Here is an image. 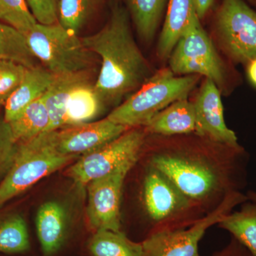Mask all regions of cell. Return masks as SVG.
<instances>
[{
    "mask_svg": "<svg viewBox=\"0 0 256 256\" xmlns=\"http://www.w3.org/2000/svg\"><path fill=\"white\" fill-rule=\"evenodd\" d=\"M246 160L242 146L230 150L218 159L200 152L166 150L152 154L149 165L168 176L200 207L242 192Z\"/></svg>",
    "mask_w": 256,
    "mask_h": 256,
    "instance_id": "obj_1",
    "label": "cell"
},
{
    "mask_svg": "<svg viewBox=\"0 0 256 256\" xmlns=\"http://www.w3.org/2000/svg\"><path fill=\"white\" fill-rule=\"evenodd\" d=\"M82 40L88 50L100 57L95 88L104 104H118L151 76L150 66L134 41L127 12L122 8L112 11L100 31Z\"/></svg>",
    "mask_w": 256,
    "mask_h": 256,
    "instance_id": "obj_2",
    "label": "cell"
},
{
    "mask_svg": "<svg viewBox=\"0 0 256 256\" xmlns=\"http://www.w3.org/2000/svg\"><path fill=\"white\" fill-rule=\"evenodd\" d=\"M200 76H176L170 68L152 75L134 94L114 109L108 118L129 129L146 126L160 111L192 92Z\"/></svg>",
    "mask_w": 256,
    "mask_h": 256,
    "instance_id": "obj_3",
    "label": "cell"
},
{
    "mask_svg": "<svg viewBox=\"0 0 256 256\" xmlns=\"http://www.w3.org/2000/svg\"><path fill=\"white\" fill-rule=\"evenodd\" d=\"M78 158L56 151L46 132L28 142L18 143L12 163L0 181V208L42 178Z\"/></svg>",
    "mask_w": 256,
    "mask_h": 256,
    "instance_id": "obj_4",
    "label": "cell"
},
{
    "mask_svg": "<svg viewBox=\"0 0 256 256\" xmlns=\"http://www.w3.org/2000/svg\"><path fill=\"white\" fill-rule=\"evenodd\" d=\"M25 37L32 54L55 76L88 72L92 66L94 53L58 22L37 23Z\"/></svg>",
    "mask_w": 256,
    "mask_h": 256,
    "instance_id": "obj_5",
    "label": "cell"
},
{
    "mask_svg": "<svg viewBox=\"0 0 256 256\" xmlns=\"http://www.w3.org/2000/svg\"><path fill=\"white\" fill-rule=\"evenodd\" d=\"M248 200L242 192L230 194L205 216L188 225V228L156 230L142 242V256H201L198 244L206 230L220 223L237 205Z\"/></svg>",
    "mask_w": 256,
    "mask_h": 256,
    "instance_id": "obj_6",
    "label": "cell"
},
{
    "mask_svg": "<svg viewBox=\"0 0 256 256\" xmlns=\"http://www.w3.org/2000/svg\"><path fill=\"white\" fill-rule=\"evenodd\" d=\"M144 142L142 131L128 130L114 140L80 156L69 168V178L78 184L88 185L126 165L136 164Z\"/></svg>",
    "mask_w": 256,
    "mask_h": 256,
    "instance_id": "obj_7",
    "label": "cell"
},
{
    "mask_svg": "<svg viewBox=\"0 0 256 256\" xmlns=\"http://www.w3.org/2000/svg\"><path fill=\"white\" fill-rule=\"evenodd\" d=\"M169 58L170 68L174 74L204 76L218 86L225 80L222 60L196 14Z\"/></svg>",
    "mask_w": 256,
    "mask_h": 256,
    "instance_id": "obj_8",
    "label": "cell"
},
{
    "mask_svg": "<svg viewBox=\"0 0 256 256\" xmlns=\"http://www.w3.org/2000/svg\"><path fill=\"white\" fill-rule=\"evenodd\" d=\"M142 200L146 215L159 226L158 230L175 228V224L183 223L198 207L168 176L149 164L143 181Z\"/></svg>",
    "mask_w": 256,
    "mask_h": 256,
    "instance_id": "obj_9",
    "label": "cell"
},
{
    "mask_svg": "<svg viewBox=\"0 0 256 256\" xmlns=\"http://www.w3.org/2000/svg\"><path fill=\"white\" fill-rule=\"evenodd\" d=\"M216 28L230 58L239 63L256 58V12L244 0H223L216 14Z\"/></svg>",
    "mask_w": 256,
    "mask_h": 256,
    "instance_id": "obj_10",
    "label": "cell"
},
{
    "mask_svg": "<svg viewBox=\"0 0 256 256\" xmlns=\"http://www.w3.org/2000/svg\"><path fill=\"white\" fill-rule=\"evenodd\" d=\"M134 164L88 184V217L96 230H120V201L124 180Z\"/></svg>",
    "mask_w": 256,
    "mask_h": 256,
    "instance_id": "obj_11",
    "label": "cell"
},
{
    "mask_svg": "<svg viewBox=\"0 0 256 256\" xmlns=\"http://www.w3.org/2000/svg\"><path fill=\"white\" fill-rule=\"evenodd\" d=\"M128 130L106 117L96 122L67 126L46 134L56 151L64 156L80 158L114 140Z\"/></svg>",
    "mask_w": 256,
    "mask_h": 256,
    "instance_id": "obj_12",
    "label": "cell"
},
{
    "mask_svg": "<svg viewBox=\"0 0 256 256\" xmlns=\"http://www.w3.org/2000/svg\"><path fill=\"white\" fill-rule=\"evenodd\" d=\"M193 104L196 114L195 132L198 136L220 146H240L236 134L226 124L220 92L213 80L206 78Z\"/></svg>",
    "mask_w": 256,
    "mask_h": 256,
    "instance_id": "obj_13",
    "label": "cell"
},
{
    "mask_svg": "<svg viewBox=\"0 0 256 256\" xmlns=\"http://www.w3.org/2000/svg\"><path fill=\"white\" fill-rule=\"evenodd\" d=\"M55 75L40 65L26 68L22 80L4 105V119L11 122L35 100L44 95Z\"/></svg>",
    "mask_w": 256,
    "mask_h": 256,
    "instance_id": "obj_14",
    "label": "cell"
},
{
    "mask_svg": "<svg viewBox=\"0 0 256 256\" xmlns=\"http://www.w3.org/2000/svg\"><path fill=\"white\" fill-rule=\"evenodd\" d=\"M37 236L44 256H50L60 250L66 232L65 210L56 202L42 204L37 212Z\"/></svg>",
    "mask_w": 256,
    "mask_h": 256,
    "instance_id": "obj_15",
    "label": "cell"
},
{
    "mask_svg": "<svg viewBox=\"0 0 256 256\" xmlns=\"http://www.w3.org/2000/svg\"><path fill=\"white\" fill-rule=\"evenodd\" d=\"M144 127L150 132L165 136L195 132L194 106L188 99L176 101L154 116Z\"/></svg>",
    "mask_w": 256,
    "mask_h": 256,
    "instance_id": "obj_16",
    "label": "cell"
},
{
    "mask_svg": "<svg viewBox=\"0 0 256 256\" xmlns=\"http://www.w3.org/2000/svg\"><path fill=\"white\" fill-rule=\"evenodd\" d=\"M196 14L192 0H168L166 18L158 42L160 58H169Z\"/></svg>",
    "mask_w": 256,
    "mask_h": 256,
    "instance_id": "obj_17",
    "label": "cell"
},
{
    "mask_svg": "<svg viewBox=\"0 0 256 256\" xmlns=\"http://www.w3.org/2000/svg\"><path fill=\"white\" fill-rule=\"evenodd\" d=\"M88 72L55 76L54 80L43 96L50 118L48 132L65 127L66 111L69 96L74 88L89 80Z\"/></svg>",
    "mask_w": 256,
    "mask_h": 256,
    "instance_id": "obj_18",
    "label": "cell"
},
{
    "mask_svg": "<svg viewBox=\"0 0 256 256\" xmlns=\"http://www.w3.org/2000/svg\"><path fill=\"white\" fill-rule=\"evenodd\" d=\"M102 102L95 85L89 80L74 88L69 96L66 111L65 127L90 122L100 114Z\"/></svg>",
    "mask_w": 256,
    "mask_h": 256,
    "instance_id": "obj_19",
    "label": "cell"
},
{
    "mask_svg": "<svg viewBox=\"0 0 256 256\" xmlns=\"http://www.w3.org/2000/svg\"><path fill=\"white\" fill-rule=\"evenodd\" d=\"M9 124L16 143L28 142L48 132L50 118L43 96L28 106Z\"/></svg>",
    "mask_w": 256,
    "mask_h": 256,
    "instance_id": "obj_20",
    "label": "cell"
},
{
    "mask_svg": "<svg viewBox=\"0 0 256 256\" xmlns=\"http://www.w3.org/2000/svg\"><path fill=\"white\" fill-rule=\"evenodd\" d=\"M218 224L256 256V204L244 202L240 210L230 212Z\"/></svg>",
    "mask_w": 256,
    "mask_h": 256,
    "instance_id": "obj_21",
    "label": "cell"
},
{
    "mask_svg": "<svg viewBox=\"0 0 256 256\" xmlns=\"http://www.w3.org/2000/svg\"><path fill=\"white\" fill-rule=\"evenodd\" d=\"M88 248L94 256H142V242H132L120 230H96Z\"/></svg>",
    "mask_w": 256,
    "mask_h": 256,
    "instance_id": "obj_22",
    "label": "cell"
},
{
    "mask_svg": "<svg viewBox=\"0 0 256 256\" xmlns=\"http://www.w3.org/2000/svg\"><path fill=\"white\" fill-rule=\"evenodd\" d=\"M0 60H9L33 68L38 60L28 46L26 37L10 25L0 22Z\"/></svg>",
    "mask_w": 256,
    "mask_h": 256,
    "instance_id": "obj_23",
    "label": "cell"
},
{
    "mask_svg": "<svg viewBox=\"0 0 256 256\" xmlns=\"http://www.w3.org/2000/svg\"><path fill=\"white\" fill-rule=\"evenodd\" d=\"M165 3L166 0H130L134 24L144 41H150L156 34Z\"/></svg>",
    "mask_w": 256,
    "mask_h": 256,
    "instance_id": "obj_24",
    "label": "cell"
},
{
    "mask_svg": "<svg viewBox=\"0 0 256 256\" xmlns=\"http://www.w3.org/2000/svg\"><path fill=\"white\" fill-rule=\"evenodd\" d=\"M30 247L28 228L23 217L12 216L0 223V252L22 254Z\"/></svg>",
    "mask_w": 256,
    "mask_h": 256,
    "instance_id": "obj_25",
    "label": "cell"
},
{
    "mask_svg": "<svg viewBox=\"0 0 256 256\" xmlns=\"http://www.w3.org/2000/svg\"><path fill=\"white\" fill-rule=\"evenodd\" d=\"M94 0H58V22L78 34L94 8Z\"/></svg>",
    "mask_w": 256,
    "mask_h": 256,
    "instance_id": "obj_26",
    "label": "cell"
},
{
    "mask_svg": "<svg viewBox=\"0 0 256 256\" xmlns=\"http://www.w3.org/2000/svg\"><path fill=\"white\" fill-rule=\"evenodd\" d=\"M0 22L24 36L38 23L26 0H0Z\"/></svg>",
    "mask_w": 256,
    "mask_h": 256,
    "instance_id": "obj_27",
    "label": "cell"
},
{
    "mask_svg": "<svg viewBox=\"0 0 256 256\" xmlns=\"http://www.w3.org/2000/svg\"><path fill=\"white\" fill-rule=\"evenodd\" d=\"M22 64L0 60V108L4 106L18 86L26 70Z\"/></svg>",
    "mask_w": 256,
    "mask_h": 256,
    "instance_id": "obj_28",
    "label": "cell"
},
{
    "mask_svg": "<svg viewBox=\"0 0 256 256\" xmlns=\"http://www.w3.org/2000/svg\"><path fill=\"white\" fill-rule=\"evenodd\" d=\"M18 146V143L13 138L9 124L4 118L0 119V181L9 170Z\"/></svg>",
    "mask_w": 256,
    "mask_h": 256,
    "instance_id": "obj_29",
    "label": "cell"
},
{
    "mask_svg": "<svg viewBox=\"0 0 256 256\" xmlns=\"http://www.w3.org/2000/svg\"><path fill=\"white\" fill-rule=\"evenodd\" d=\"M37 22L42 24L58 23V0H26Z\"/></svg>",
    "mask_w": 256,
    "mask_h": 256,
    "instance_id": "obj_30",
    "label": "cell"
},
{
    "mask_svg": "<svg viewBox=\"0 0 256 256\" xmlns=\"http://www.w3.org/2000/svg\"><path fill=\"white\" fill-rule=\"evenodd\" d=\"M214 256H252L250 252L235 238L224 250Z\"/></svg>",
    "mask_w": 256,
    "mask_h": 256,
    "instance_id": "obj_31",
    "label": "cell"
},
{
    "mask_svg": "<svg viewBox=\"0 0 256 256\" xmlns=\"http://www.w3.org/2000/svg\"><path fill=\"white\" fill-rule=\"evenodd\" d=\"M197 16L200 18H203L207 14L214 0H192Z\"/></svg>",
    "mask_w": 256,
    "mask_h": 256,
    "instance_id": "obj_32",
    "label": "cell"
},
{
    "mask_svg": "<svg viewBox=\"0 0 256 256\" xmlns=\"http://www.w3.org/2000/svg\"><path fill=\"white\" fill-rule=\"evenodd\" d=\"M247 72L250 82L256 86V58L248 64Z\"/></svg>",
    "mask_w": 256,
    "mask_h": 256,
    "instance_id": "obj_33",
    "label": "cell"
},
{
    "mask_svg": "<svg viewBox=\"0 0 256 256\" xmlns=\"http://www.w3.org/2000/svg\"><path fill=\"white\" fill-rule=\"evenodd\" d=\"M248 198V200H250V201L254 202V203L256 204V192H248V194H247Z\"/></svg>",
    "mask_w": 256,
    "mask_h": 256,
    "instance_id": "obj_34",
    "label": "cell"
},
{
    "mask_svg": "<svg viewBox=\"0 0 256 256\" xmlns=\"http://www.w3.org/2000/svg\"><path fill=\"white\" fill-rule=\"evenodd\" d=\"M250 1L252 2V3H254V4L256 5V0H250Z\"/></svg>",
    "mask_w": 256,
    "mask_h": 256,
    "instance_id": "obj_35",
    "label": "cell"
}]
</instances>
